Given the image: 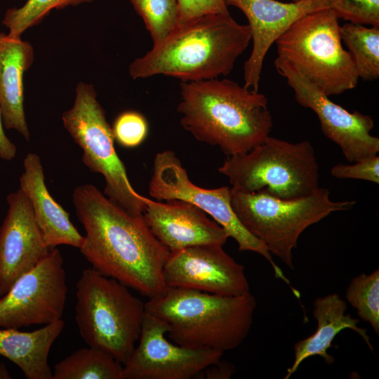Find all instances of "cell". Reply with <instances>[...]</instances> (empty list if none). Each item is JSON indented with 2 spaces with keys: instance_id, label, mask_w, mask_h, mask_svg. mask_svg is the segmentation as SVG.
Returning <instances> with one entry per match:
<instances>
[{
  "instance_id": "cell-1",
  "label": "cell",
  "mask_w": 379,
  "mask_h": 379,
  "mask_svg": "<svg viewBox=\"0 0 379 379\" xmlns=\"http://www.w3.org/2000/svg\"><path fill=\"white\" fill-rule=\"evenodd\" d=\"M72 200L86 232L79 249L93 268L149 299L164 295L168 288L163 271L170 251L143 215L127 213L91 184L77 187Z\"/></svg>"
},
{
  "instance_id": "cell-2",
  "label": "cell",
  "mask_w": 379,
  "mask_h": 379,
  "mask_svg": "<svg viewBox=\"0 0 379 379\" xmlns=\"http://www.w3.org/2000/svg\"><path fill=\"white\" fill-rule=\"evenodd\" d=\"M180 124L199 141L231 156L251 150L270 135L268 99L258 91L218 78L180 81Z\"/></svg>"
},
{
  "instance_id": "cell-3",
  "label": "cell",
  "mask_w": 379,
  "mask_h": 379,
  "mask_svg": "<svg viewBox=\"0 0 379 379\" xmlns=\"http://www.w3.org/2000/svg\"><path fill=\"white\" fill-rule=\"evenodd\" d=\"M251 40L248 25L227 13L201 16L178 25L163 41L135 59L128 72L134 79L156 75L196 81L226 76Z\"/></svg>"
},
{
  "instance_id": "cell-4",
  "label": "cell",
  "mask_w": 379,
  "mask_h": 379,
  "mask_svg": "<svg viewBox=\"0 0 379 379\" xmlns=\"http://www.w3.org/2000/svg\"><path fill=\"white\" fill-rule=\"evenodd\" d=\"M145 305L146 313L166 324L173 343L224 352L237 347L248 336L257 302L250 292L224 296L168 288Z\"/></svg>"
},
{
  "instance_id": "cell-5",
  "label": "cell",
  "mask_w": 379,
  "mask_h": 379,
  "mask_svg": "<svg viewBox=\"0 0 379 379\" xmlns=\"http://www.w3.org/2000/svg\"><path fill=\"white\" fill-rule=\"evenodd\" d=\"M75 319L86 343L111 354L123 365L140 338L145 303L128 287L93 268L76 284Z\"/></svg>"
},
{
  "instance_id": "cell-6",
  "label": "cell",
  "mask_w": 379,
  "mask_h": 379,
  "mask_svg": "<svg viewBox=\"0 0 379 379\" xmlns=\"http://www.w3.org/2000/svg\"><path fill=\"white\" fill-rule=\"evenodd\" d=\"M232 188L281 199L308 196L319 187V165L308 141L291 143L268 136L251 150L227 156L218 169Z\"/></svg>"
},
{
  "instance_id": "cell-7",
  "label": "cell",
  "mask_w": 379,
  "mask_h": 379,
  "mask_svg": "<svg viewBox=\"0 0 379 379\" xmlns=\"http://www.w3.org/2000/svg\"><path fill=\"white\" fill-rule=\"evenodd\" d=\"M230 193L232 208L242 225L291 270L294 269L293 252L301 234L331 213L348 210L355 204L352 200L333 201L323 187L288 200L232 187Z\"/></svg>"
},
{
  "instance_id": "cell-8",
  "label": "cell",
  "mask_w": 379,
  "mask_h": 379,
  "mask_svg": "<svg viewBox=\"0 0 379 379\" xmlns=\"http://www.w3.org/2000/svg\"><path fill=\"white\" fill-rule=\"evenodd\" d=\"M340 26L333 11L324 8L299 18L275 41L278 57L328 97L354 88L359 79Z\"/></svg>"
},
{
  "instance_id": "cell-9",
  "label": "cell",
  "mask_w": 379,
  "mask_h": 379,
  "mask_svg": "<svg viewBox=\"0 0 379 379\" xmlns=\"http://www.w3.org/2000/svg\"><path fill=\"white\" fill-rule=\"evenodd\" d=\"M75 92L74 104L63 113L62 119L65 128L83 150L84 164L91 172L103 176L104 193L111 201L131 215H142L147 198L138 194L128 180L93 86L81 81Z\"/></svg>"
},
{
  "instance_id": "cell-10",
  "label": "cell",
  "mask_w": 379,
  "mask_h": 379,
  "mask_svg": "<svg viewBox=\"0 0 379 379\" xmlns=\"http://www.w3.org/2000/svg\"><path fill=\"white\" fill-rule=\"evenodd\" d=\"M149 194L157 201L180 199L199 208L221 225L229 237L237 241L239 251H252L264 257L272 266L274 277L290 286L289 279L273 260L266 246L247 231L238 220L231 206L230 188L222 186L205 189L197 186L190 180L173 151L168 149L156 154Z\"/></svg>"
},
{
  "instance_id": "cell-11",
  "label": "cell",
  "mask_w": 379,
  "mask_h": 379,
  "mask_svg": "<svg viewBox=\"0 0 379 379\" xmlns=\"http://www.w3.org/2000/svg\"><path fill=\"white\" fill-rule=\"evenodd\" d=\"M67 294L63 258L53 248L0 297V327L19 329L57 321L63 314Z\"/></svg>"
},
{
  "instance_id": "cell-12",
  "label": "cell",
  "mask_w": 379,
  "mask_h": 379,
  "mask_svg": "<svg viewBox=\"0 0 379 379\" xmlns=\"http://www.w3.org/2000/svg\"><path fill=\"white\" fill-rule=\"evenodd\" d=\"M274 67L293 89L296 102L317 114L323 133L340 147L348 161L378 154L379 138L371 134L374 126L371 116L350 112L332 102L286 60L277 57Z\"/></svg>"
},
{
  "instance_id": "cell-13",
  "label": "cell",
  "mask_w": 379,
  "mask_h": 379,
  "mask_svg": "<svg viewBox=\"0 0 379 379\" xmlns=\"http://www.w3.org/2000/svg\"><path fill=\"white\" fill-rule=\"evenodd\" d=\"M167 332L164 322L145 313L138 344L124 364L122 379H190L218 362L224 353L171 343Z\"/></svg>"
},
{
  "instance_id": "cell-14",
  "label": "cell",
  "mask_w": 379,
  "mask_h": 379,
  "mask_svg": "<svg viewBox=\"0 0 379 379\" xmlns=\"http://www.w3.org/2000/svg\"><path fill=\"white\" fill-rule=\"evenodd\" d=\"M168 288L237 296L250 292L244 267L222 246L203 244L170 252L164 267Z\"/></svg>"
},
{
  "instance_id": "cell-15",
  "label": "cell",
  "mask_w": 379,
  "mask_h": 379,
  "mask_svg": "<svg viewBox=\"0 0 379 379\" xmlns=\"http://www.w3.org/2000/svg\"><path fill=\"white\" fill-rule=\"evenodd\" d=\"M240 9L251 29L253 48L244 63V86L258 91L265 55L272 45L296 20L311 12L329 8L328 0L284 3L278 0H225Z\"/></svg>"
},
{
  "instance_id": "cell-16",
  "label": "cell",
  "mask_w": 379,
  "mask_h": 379,
  "mask_svg": "<svg viewBox=\"0 0 379 379\" xmlns=\"http://www.w3.org/2000/svg\"><path fill=\"white\" fill-rule=\"evenodd\" d=\"M7 214L0 227V297L48 254L30 204L19 188L6 197Z\"/></svg>"
},
{
  "instance_id": "cell-17",
  "label": "cell",
  "mask_w": 379,
  "mask_h": 379,
  "mask_svg": "<svg viewBox=\"0 0 379 379\" xmlns=\"http://www.w3.org/2000/svg\"><path fill=\"white\" fill-rule=\"evenodd\" d=\"M142 215L152 234L170 252L197 245L223 246L229 237L204 211L182 200L162 202L147 198Z\"/></svg>"
},
{
  "instance_id": "cell-18",
  "label": "cell",
  "mask_w": 379,
  "mask_h": 379,
  "mask_svg": "<svg viewBox=\"0 0 379 379\" xmlns=\"http://www.w3.org/2000/svg\"><path fill=\"white\" fill-rule=\"evenodd\" d=\"M24 171L20 189L27 197L34 220L45 244L53 248L58 245L80 248L84 237L69 220V213L50 194L40 157L28 153L23 161Z\"/></svg>"
},
{
  "instance_id": "cell-19",
  "label": "cell",
  "mask_w": 379,
  "mask_h": 379,
  "mask_svg": "<svg viewBox=\"0 0 379 379\" xmlns=\"http://www.w3.org/2000/svg\"><path fill=\"white\" fill-rule=\"evenodd\" d=\"M32 44L0 32V109L3 124L27 141L30 133L24 110V74L34 61Z\"/></svg>"
},
{
  "instance_id": "cell-20",
  "label": "cell",
  "mask_w": 379,
  "mask_h": 379,
  "mask_svg": "<svg viewBox=\"0 0 379 379\" xmlns=\"http://www.w3.org/2000/svg\"><path fill=\"white\" fill-rule=\"evenodd\" d=\"M346 302L336 293L315 299L312 313L317 321V329L312 335L294 345V360L287 369L285 379H288L303 361L313 356L322 357L328 365L333 364L334 358L328 353V350L331 347L335 336L343 329L350 328L357 333L373 352L366 329L359 327V319L346 314Z\"/></svg>"
},
{
  "instance_id": "cell-21",
  "label": "cell",
  "mask_w": 379,
  "mask_h": 379,
  "mask_svg": "<svg viewBox=\"0 0 379 379\" xmlns=\"http://www.w3.org/2000/svg\"><path fill=\"white\" fill-rule=\"evenodd\" d=\"M64 327L61 319L31 332L1 329L0 355L18 366L27 379H53L48 354Z\"/></svg>"
},
{
  "instance_id": "cell-22",
  "label": "cell",
  "mask_w": 379,
  "mask_h": 379,
  "mask_svg": "<svg viewBox=\"0 0 379 379\" xmlns=\"http://www.w3.org/2000/svg\"><path fill=\"white\" fill-rule=\"evenodd\" d=\"M123 368L111 354L88 346L55 364L53 379H122Z\"/></svg>"
},
{
  "instance_id": "cell-23",
  "label": "cell",
  "mask_w": 379,
  "mask_h": 379,
  "mask_svg": "<svg viewBox=\"0 0 379 379\" xmlns=\"http://www.w3.org/2000/svg\"><path fill=\"white\" fill-rule=\"evenodd\" d=\"M342 41L350 53L359 78L373 81L379 77V27L347 22L340 26Z\"/></svg>"
},
{
  "instance_id": "cell-24",
  "label": "cell",
  "mask_w": 379,
  "mask_h": 379,
  "mask_svg": "<svg viewBox=\"0 0 379 379\" xmlns=\"http://www.w3.org/2000/svg\"><path fill=\"white\" fill-rule=\"evenodd\" d=\"M349 303L359 317L371 324L379 334V270L369 274H360L350 282L345 293Z\"/></svg>"
},
{
  "instance_id": "cell-25",
  "label": "cell",
  "mask_w": 379,
  "mask_h": 379,
  "mask_svg": "<svg viewBox=\"0 0 379 379\" xmlns=\"http://www.w3.org/2000/svg\"><path fill=\"white\" fill-rule=\"evenodd\" d=\"M94 0H27L20 8L6 10L2 24L8 29V35L20 38L27 29L39 24L53 9L91 3Z\"/></svg>"
},
{
  "instance_id": "cell-26",
  "label": "cell",
  "mask_w": 379,
  "mask_h": 379,
  "mask_svg": "<svg viewBox=\"0 0 379 379\" xmlns=\"http://www.w3.org/2000/svg\"><path fill=\"white\" fill-rule=\"evenodd\" d=\"M142 18L153 44L166 38L178 26L177 0H130Z\"/></svg>"
},
{
  "instance_id": "cell-27",
  "label": "cell",
  "mask_w": 379,
  "mask_h": 379,
  "mask_svg": "<svg viewBox=\"0 0 379 379\" xmlns=\"http://www.w3.org/2000/svg\"><path fill=\"white\" fill-rule=\"evenodd\" d=\"M338 18L350 22L379 27V0H328Z\"/></svg>"
},
{
  "instance_id": "cell-28",
  "label": "cell",
  "mask_w": 379,
  "mask_h": 379,
  "mask_svg": "<svg viewBox=\"0 0 379 379\" xmlns=\"http://www.w3.org/2000/svg\"><path fill=\"white\" fill-rule=\"evenodd\" d=\"M114 140L125 147L140 145L146 138L148 124L142 114L135 111H126L115 119L112 128Z\"/></svg>"
},
{
  "instance_id": "cell-29",
  "label": "cell",
  "mask_w": 379,
  "mask_h": 379,
  "mask_svg": "<svg viewBox=\"0 0 379 379\" xmlns=\"http://www.w3.org/2000/svg\"><path fill=\"white\" fill-rule=\"evenodd\" d=\"M331 175L338 179H357L379 183V157L369 156L353 164H338L331 169Z\"/></svg>"
},
{
  "instance_id": "cell-30",
  "label": "cell",
  "mask_w": 379,
  "mask_h": 379,
  "mask_svg": "<svg viewBox=\"0 0 379 379\" xmlns=\"http://www.w3.org/2000/svg\"><path fill=\"white\" fill-rule=\"evenodd\" d=\"M178 25L203 15L230 13L225 0H177Z\"/></svg>"
},
{
  "instance_id": "cell-31",
  "label": "cell",
  "mask_w": 379,
  "mask_h": 379,
  "mask_svg": "<svg viewBox=\"0 0 379 379\" xmlns=\"http://www.w3.org/2000/svg\"><path fill=\"white\" fill-rule=\"evenodd\" d=\"M204 378L206 379H228L235 372L234 366L229 363L220 364V361L205 368Z\"/></svg>"
},
{
  "instance_id": "cell-32",
  "label": "cell",
  "mask_w": 379,
  "mask_h": 379,
  "mask_svg": "<svg viewBox=\"0 0 379 379\" xmlns=\"http://www.w3.org/2000/svg\"><path fill=\"white\" fill-rule=\"evenodd\" d=\"M16 147L6 136L4 131L1 113L0 109V158L11 161L16 155Z\"/></svg>"
},
{
  "instance_id": "cell-33",
  "label": "cell",
  "mask_w": 379,
  "mask_h": 379,
  "mask_svg": "<svg viewBox=\"0 0 379 379\" xmlns=\"http://www.w3.org/2000/svg\"><path fill=\"white\" fill-rule=\"evenodd\" d=\"M12 378L7 368L4 363H0V379H11Z\"/></svg>"
},
{
  "instance_id": "cell-34",
  "label": "cell",
  "mask_w": 379,
  "mask_h": 379,
  "mask_svg": "<svg viewBox=\"0 0 379 379\" xmlns=\"http://www.w3.org/2000/svg\"><path fill=\"white\" fill-rule=\"evenodd\" d=\"M303 0H291L292 2H299Z\"/></svg>"
}]
</instances>
